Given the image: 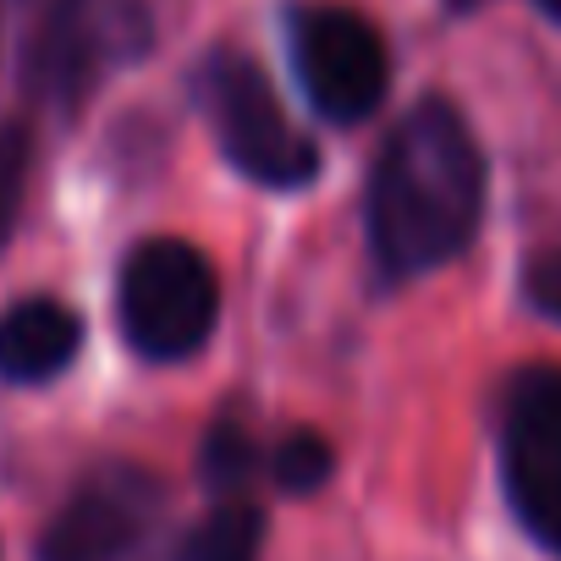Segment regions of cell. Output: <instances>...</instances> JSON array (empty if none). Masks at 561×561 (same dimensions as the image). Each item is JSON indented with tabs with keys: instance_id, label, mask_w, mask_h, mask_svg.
<instances>
[{
	"instance_id": "4fadbf2b",
	"label": "cell",
	"mask_w": 561,
	"mask_h": 561,
	"mask_svg": "<svg viewBox=\"0 0 561 561\" xmlns=\"http://www.w3.org/2000/svg\"><path fill=\"white\" fill-rule=\"evenodd\" d=\"M523 298H528L534 314H545V320L561 325V248L534 253V259L523 264Z\"/></svg>"
},
{
	"instance_id": "5bb4252c",
	"label": "cell",
	"mask_w": 561,
	"mask_h": 561,
	"mask_svg": "<svg viewBox=\"0 0 561 561\" xmlns=\"http://www.w3.org/2000/svg\"><path fill=\"white\" fill-rule=\"evenodd\" d=\"M479 7H490V0H446V12H479Z\"/></svg>"
},
{
	"instance_id": "3957f363",
	"label": "cell",
	"mask_w": 561,
	"mask_h": 561,
	"mask_svg": "<svg viewBox=\"0 0 561 561\" xmlns=\"http://www.w3.org/2000/svg\"><path fill=\"white\" fill-rule=\"evenodd\" d=\"M116 320L133 353L154 364L193 358L220 320V280L209 259L176 237L138 242L116 280Z\"/></svg>"
},
{
	"instance_id": "9a60e30c",
	"label": "cell",
	"mask_w": 561,
	"mask_h": 561,
	"mask_svg": "<svg viewBox=\"0 0 561 561\" xmlns=\"http://www.w3.org/2000/svg\"><path fill=\"white\" fill-rule=\"evenodd\" d=\"M534 7H539V12L550 18V23H561V0H534Z\"/></svg>"
},
{
	"instance_id": "7c38bea8",
	"label": "cell",
	"mask_w": 561,
	"mask_h": 561,
	"mask_svg": "<svg viewBox=\"0 0 561 561\" xmlns=\"http://www.w3.org/2000/svg\"><path fill=\"white\" fill-rule=\"evenodd\" d=\"M28 127H7L0 133V242H7L12 220H18V204H23V182H28Z\"/></svg>"
},
{
	"instance_id": "9c48e42d",
	"label": "cell",
	"mask_w": 561,
	"mask_h": 561,
	"mask_svg": "<svg viewBox=\"0 0 561 561\" xmlns=\"http://www.w3.org/2000/svg\"><path fill=\"white\" fill-rule=\"evenodd\" d=\"M264 550V517L253 501L231 495L215 501L176 545V561H259Z\"/></svg>"
},
{
	"instance_id": "52a82bcc",
	"label": "cell",
	"mask_w": 561,
	"mask_h": 561,
	"mask_svg": "<svg viewBox=\"0 0 561 561\" xmlns=\"http://www.w3.org/2000/svg\"><path fill=\"white\" fill-rule=\"evenodd\" d=\"M165 506V490L144 468H105L72 490V501L39 534V561H122L144 545Z\"/></svg>"
},
{
	"instance_id": "8fae6325",
	"label": "cell",
	"mask_w": 561,
	"mask_h": 561,
	"mask_svg": "<svg viewBox=\"0 0 561 561\" xmlns=\"http://www.w3.org/2000/svg\"><path fill=\"white\" fill-rule=\"evenodd\" d=\"M275 484L280 490H320L331 473H336V451H331V440L325 435H314V430H298V435H287L275 446Z\"/></svg>"
},
{
	"instance_id": "30bf717a",
	"label": "cell",
	"mask_w": 561,
	"mask_h": 561,
	"mask_svg": "<svg viewBox=\"0 0 561 561\" xmlns=\"http://www.w3.org/2000/svg\"><path fill=\"white\" fill-rule=\"evenodd\" d=\"M198 468H204V484H209L220 501H231V495H242V484L259 473V451H253V440H248L242 430L220 424V430H209Z\"/></svg>"
},
{
	"instance_id": "7a4b0ae2",
	"label": "cell",
	"mask_w": 561,
	"mask_h": 561,
	"mask_svg": "<svg viewBox=\"0 0 561 561\" xmlns=\"http://www.w3.org/2000/svg\"><path fill=\"white\" fill-rule=\"evenodd\" d=\"M198 105L215 127L226 165L259 187H309L320 176V149L293 127L259 61L242 50H209L198 67Z\"/></svg>"
},
{
	"instance_id": "5b68a950",
	"label": "cell",
	"mask_w": 561,
	"mask_h": 561,
	"mask_svg": "<svg viewBox=\"0 0 561 561\" xmlns=\"http://www.w3.org/2000/svg\"><path fill=\"white\" fill-rule=\"evenodd\" d=\"M495 451L512 517L561 556V364H528L501 386Z\"/></svg>"
},
{
	"instance_id": "ba28073f",
	"label": "cell",
	"mask_w": 561,
	"mask_h": 561,
	"mask_svg": "<svg viewBox=\"0 0 561 561\" xmlns=\"http://www.w3.org/2000/svg\"><path fill=\"white\" fill-rule=\"evenodd\" d=\"M83 347V320L56 298H23L18 309L0 314V375L34 386L61 375Z\"/></svg>"
},
{
	"instance_id": "8992f818",
	"label": "cell",
	"mask_w": 561,
	"mask_h": 561,
	"mask_svg": "<svg viewBox=\"0 0 561 561\" xmlns=\"http://www.w3.org/2000/svg\"><path fill=\"white\" fill-rule=\"evenodd\" d=\"M293 61L309 89V105L336 127L369 122L391 83V56L380 28L347 7L293 12Z\"/></svg>"
},
{
	"instance_id": "6da1fadb",
	"label": "cell",
	"mask_w": 561,
	"mask_h": 561,
	"mask_svg": "<svg viewBox=\"0 0 561 561\" xmlns=\"http://www.w3.org/2000/svg\"><path fill=\"white\" fill-rule=\"evenodd\" d=\"M484 220V149L462 111L440 94L419 100L369 171V242L386 275H430L451 264Z\"/></svg>"
},
{
	"instance_id": "277c9868",
	"label": "cell",
	"mask_w": 561,
	"mask_h": 561,
	"mask_svg": "<svg viewBox=\"0 0 561 561\" xmlns=\"http://www.w3.org/2000/svg\"><path fill=\"white\" fill-rule=\"evenodd\" d=\"M149 39L154 23L144 0H50L28 39L23 78L45 105L78 111L116 67L138 61Z\"/></svg>"
}]
</instances>
